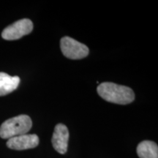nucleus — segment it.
<instances>
[{
  "mask_svg": "<svg viewBox=\"0 0 158 158\" xmlns=\"http://www.w3.org/2000/svg\"><path fill=\"white\" fill-rule=\"evenodd\" d=\"M97 91L103 100L112 103L129 104L135 99V94L132 89L114 83H102L98 86Z\"/></svg>",
  "mask_w": 158,
  "mask_h": 158,
  "instance_id": "1",
  "label": "nucleus"
},
{
  "mask_svg": "<svg viewBox=\"0 0 158 158\" xmlns=\"http://www.w3.org/2000/svg\"><path fill=\"white\" fill-rule=\"evenodd\" d=\"M20 81L19 76H10L5 73H0V96L7 95L16 89Z\"/></svg>",
  "mask_w": 158,
  "mask_h": 158,
  "instance_id": "7",
  "label": "nucleus"
},
{
  "mask_svg": "<svg viewBox=\"0 0 158 158\" xmlns=\"http://www.w3.org/2000/svg\"><path fill=\"white\" fill-rule=\"evenodd\" d=\"M69 140V131L68 127L63 124H58L55 126L53 133V147L59 153L64 155L67 152Z\"/></svg>",
  "mask_w": 158,
  "mask_h": 158,
  "instance_id": "6",
  "label": "nucleus"
},
{
  "mask_svg": "<svg viewBox=\"0 0 158 158\" xmlns=\"http://www.w3.org/2000/svg\"><path fill=\"white\" fill-rule=\"evenodd\" d=\"M136 151L140 158H158V147L153 141L141 142L138 145Z\"/></svg>",
  "mask_w": 158,
  "mask_h": 158,
  "instance_id": "8",
  "label": "nucleus"
},
{
  "mask_svg": "<svg viewBox=\"0 0 158 158\" xmlns=\"http://www.w3.org/2000/svg\"><path fill=\"white\" fill-rule=\"evenodd\" d=\"M60 48L64 56L71 59L85 58L89 52L86 45L70 37H64L61 39Z\"/></svg>",
  "mask_w": 158,
  "mask_h": 158,
  "instance_id": "3",
  "label": "nucleus"
},
{
  "mask_svg": "<svg viewBox=\"0 0 158 158\" xmlns=\"http://www.w3.org/2000/svg\"><path fill=\"white\" fill-rule=\"evenodd\" d=\"M32 122L27 115H19L4 122L0 126V137L3 139H10L27 134L31 130Z\"/></svg>",
  "mask_w": 158,
  "mask_h": 158,
  "instance_id": "2",
  "label": "nucleus"
},
{
  "mask_svg": "<svg viewBox=\"0 0 158 158\" xmlns=\"http://www.w3.org/2000/svg\"><path fill=\"white\" fill-rule=\"evenodd\" d=\"M33 30V23L31 20L23 19L8 26L2 32V37L6 40H15L29 35Z\"/></svg>",
  "mask_w": 158,
  "mask_h": 158,
  "instance_id": "4",
  "label": "nucleus"
},
{
  "mask_svg": "<svg viewBox=\"0 0 158 158\" xmlns=\"http://www.w3.org/2000/svg\"><path fill=\"white\" fill-rule=\"evenodd\" d=\"M39 144V138L36 134H24L8 139L7 147L14 150L32 149Z\"/></svg>",
  "mask_w": 158,
  "mask_h": 158,
  "instance_id": "5",
  "label": "nucleus"
}]
</instances>
